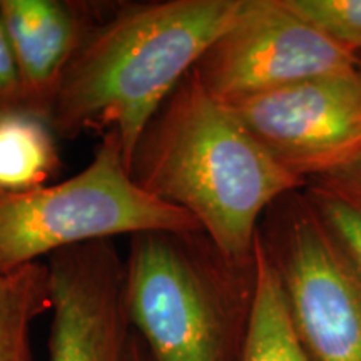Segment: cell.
I'll use <instances>...</instances> for the list:
<instances>
[{"mask_svg": "<svg viewBox=\"0 0 361 361\" xmlns=\"http://www.w3.org/2000/svg\"><path fill=\"white\" fill-rule=\"evenodd\" d=\"M129 173L149 194L192 216L236 266L252 264L266 211L306 186L192 71L146 126Z\"/></svg>", "mask_w": 361, "mask_h": 361, "instance_id": "obj_1", "label": "cell"}, {"mask_svg": "<svg viewBox=\"0 0 361 361\" xmlns=\"http://www.w3.org/2000/svg\"><path fill=\"white\" fill-rule=\"evenodd\" d=\"M246 0H149L106 8L72 57L49 124L57 137L116 134L126 162L180 80Z\"/></svg>", "mask_w": 361, "mask_h": 361, "instance_id": "obj_2", "label": "cell"}, {"mask_svg": "<svg viewBox=\"0 0 361 361\" xmlns=\"http://www.w3.org/2000/svg\"><path fill=\"white\" fill-rule=\"evenodd\" d=\"M149 231L202 229L186 211L139 186L117 135L106 134L79 174L29 191H0V273L72 246Z\"/></svg>", "mask_w": 361, "mask_h": 361, "instance_id": "obj_3", "label": "cell"}, {"mask_svg": "<svg viewBox=\"0 0 361 361\" xmlns=\"http://www.w3.org/2000/svg\"><path fill=\"white\" fill-rule=\"evenodd\" d=\"M251 266L229 263L202 231L130 236L126 308L151 361L231 360V281Z\"/></svg>", "mask_w": 361, "mask_h": 361, "instance_id": "obj_4", "label": "cell"}, {"mask_svg": "<svg viewBox=\"0 0 361 361\" xmlns=\"http://www.w3.org/2000/svg\"><path fill=\"white\" fill-rule=\"evenodd\" d=\"M358 66L360 56L300 19L283 0H246L192 72L207 92L229 104Z\"/></svg>", "mask_w": 361, "mask_h": 361, "instance_id": "obj_5", "label": "cell"}, {"mask_svg": "<svg viewBox=\"0 0 361 361\" xmlns=\"http://www.w3.org/2000/svg\"><path fill=\"white\" fill-rule=\"evenodd\" d=\"M228 106L306 184L340 169L361 152V64Z\"/></svg>", "mask_w": 361, "mask_h": 361, "instance_id": "obj_6", "label": "cell"}, {"mask_svg": "<svg viewBox=\"0 0 361 361\" xmlns=\"http://www.w3.org/2000/svg\"><path fill=\"white\" fill-rule=\"evenodd\" d=\"M263 245L311 358L361 361V276L308 201L288 216L276 245Z\"/></svg>", "mask_w": 361, "mask_h": 361, "instance_id": "obj_7", "label": "cell"}, {"mask_svg": "<svg viewBox=\"0 0 361 361\" xmlns=\"http://www.w3.org/2000/svg\"><path fill=\"white\" fill-rule=\"evenodd\" d=\"M49 361H130L134 329L126 308L124 259L112 241L54 252Z\"/></svg>", "mask_w": 361, "mask_h": 361, "instance_id": "obj_8", "label": "cell"}, {"mask_svg": "<svg viewBox=\"0 0 361 361\" xmlns=\"http://www.w3.org/2000/svg\"><path fill=\"white\" fill-rule=\"evenodd\" d=\"M102 4L74 0H0V19L24 90L25 111L47 121L66 69Z\"/></svg>", "mask_w": 361, "mask_h": 361, "instance_id": "obj_9", "label": "cell"}, {"mask_svg": "<svg viewBox=\"0 0 361 361\" xmlns=\"http://www.w3.org/2000/svg\"><path fill=\"white\" fill-rule=\"evenodd\" d=\"M238 361H314L298 335L281 276L258 236L255 281Z\"/></svg>", "mask_w": 361, "mask_h": 361, "instance_id": "obj_10", "label": "cell"}, {"mask_svg": "<svg viewBox=\"0 0 361 361\" xmlns=\"http://www.w3.org/2000/svg\"><path fill=\"white\" fill-rule=\"evenodd\" d=\"M49 121L27 111L0 116V191L42 188L61 168Z\"/></svg>", "mask_w": 361, "mask_h": 361, "instance_id": "obj_11", "label": "cell"}, {"mask_svg": "<svg viewBox=\"0 0 361 361\" xmlns=\"http://www.w3.org/2000/svg\"><path fill=\"white\" fill-rule=\"evenodd\" d=\"M51 300L47 263L0 273V361H32L30 328L51 310Z\"/></svg>", "mask_w": 361, "mask_h": 361, "instance_id": "obj_12", "label": "cell"}, {"mask_svg": "<svg viewBox=\"0 0 361 361\" xmlns=\"http://www.w3.org/2000/svg\"><path fill=\"white\" fill-rule=\"evenodd\" d=\"M300 19L361 56V0H283Z\"/></svg>", "mask_w": 361, "mask_h": 361, "instance_id": "obj_13", "label": "cell"}, {"mask_svg": "<svg viewBox=\"0 0 361 361\" xmlns=\"http://www.w3.org/2000/svg\"><path fill=\"white\" fill-rule=\"evenodd\" d=\"M306 188L308 204L361 276V207L323 189L308 184Z\"/></svg>", "mask_w": 361, "mask_h": 361, "instance_id": "obj_14", "label": "cell"}, {"mask_svg": "<svg viewBox=\"0 0 361 361\" xmlns=\"http://www.w3.org/2000/svg\"><path fill=\"white\" fill-rule=\"evenodd\" d=\"M16 111H25L24 90L0 19V116Z\"/></svg>", "mask_w": 361, "mask_h": 361, "instance_id": "obj_15", "label": "cell"}, {"mask_svg": "<svg viewBox=\"0 0 361 361\" xmlns=\"http://www.w3.org/2000/svg\"><path fill=\"white\" fill-rule=\"evenodd\" d=\"M308 186L323 189L361 207V152L340 169L308 180Z\"/></svg>", "mask_w": 361, "mask_h": 361, "instance_id": "obj_16", "label": "cell"}, {"mask_svg": "<svg viewBox=\"0 0 361 361\" xmlns=\"http://www.w3.org/2000/svg\"><path fill=\"white\" fill-rule=\"evenodd\" d=\"M130 361H151L146 348H144L142 341L139 340V336L135 335V333L133 340V358H130Z\"/></svg>", "mask_w": 361, "mask_h": 361, "instance_id": "obj_17", "label": "cell"}, {"mask_svg": "<svg viewBox=\"0 0 361 361\" xmlns=\"http://www.w3.org/2000/svg\"><path fill=\"white\" fill-rule=\"evenodd\" d=\"M360 64H361V56H360Z\"/></svg>", "mask_w": 361, "mask_h": 361, "instance_id": "obj_18", "label": "cell"}]
</instances>
